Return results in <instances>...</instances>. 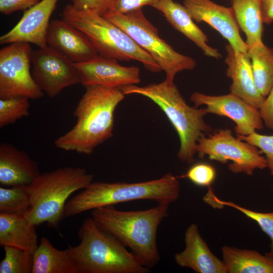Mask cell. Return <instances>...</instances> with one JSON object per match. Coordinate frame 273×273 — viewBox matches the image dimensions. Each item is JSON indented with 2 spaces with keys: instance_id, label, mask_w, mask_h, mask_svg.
I'll list each match as a JSON object with an SVG mask.
<instances>
[{
  "instance_id": "cell-1",
  "label": "cell",
  "mask_w": 273,
  "mask_h": 273,
  "mask_svg": "<svg viewBox=\"0 0 273 273\" xmlns=\"http://www.w3.org/2000/svg\"><path fill=\"white\" fill-rule=\"evenodd\" d=\"M85 87L73 111L76 124L54 144L61 150L89 155L113 136L114 111L125 95L118 87L98 85Z\"/></svg>"
},
{
  "instance_id": "cell-2",
  "label": "cell",
  "mask_w": 273,
  "mask_h": 273,
  "mask_svg": "<svg viewBox=\"0 0 273 273\" xmlns=\"http://www.w3.org/2000/svg\"><path fill=\"white\" fill-rule=\"evenodd\" d=\"M169 204L146 210L122 211L113 205L92 210V217L103 231L128 247L138 260L151 269L160 260L157 245L159 225L168 216Z\"/></svg>"
},
{
  "instance_id": "cell-3",
  "label": "cell",
  "mask_w": 273,
  "mask_h": 273,
  "mask_svg": "<svg viewBox=\"0 0 273 273\" xmlns=\"http://www.w3.org/2000/svg\"><path fill=\"white\" fill-rule=\"evenodd\" d=\"M180 195V184L171 173L138 183L92 182L66 203L63 218L94 209L134 200H150L170 204Z\"/></svg>"
},
{
  "instance_id": "cell-4",
  "label": "cell",
  "mask_w": 273,
  "mask_h": 273,
  "mask_svg": "<svg viewBox=\"0 0 273 273\" xmlns=\"http://www.w3.org/2000/svg\"><path fill=\"white\" fill-rule=\"evenodd\" d=\"M120 89L125 95L137 94L147 97L160 108L178 135V159L188 164L192 163L197 153L198 140L212 131L204 119L207 114L205 108L189 106L176 86L165 80L159 83L144 86L129 85Z\"/></svg>"
},
{
  "instance_id": "cell-5",
  "label": "cell",
  "mask_w": 273,
  "mask_h": 273,
  "mask_svg": "<svg viewBox=\"0 0 273 273\" xmlns=\"http://www.w3.org/2000/svg\"><path fill=\"white\" fill-rule=\"evenodd\" d=\"M80 243L68 248L78 273H148L131 251L112 235L103 231L93 218L79 229Z\"/></svg>"
},
{
  "instance_id": "cell-6",
  "label": "cell",
  "mask_w": 273,
  "mask_h": 273,
  "mask_svg": "<svg viewBox=\"0 0 273 273\" xmlns=\"http://www.w3.org/2000/svg\"><path fill=\"white\" fill-rule=\"evenodd\" d=\"M93 179L94 175L81 167H65L41 173L25 186L30 206L24 217L36 226L46 222L58 228L69 196L87 187Z\"/></svg>"
},
{
  "instance_id": "cell-7",
  "label": "cell",
  "mask_w": 273,
  "mask_h": 273,
  "mask_svg": "<svg viewBox=\"0 0 273 273\" xmlns=\"http://www.w3.org/2000/svg\"><path fill=\"white\" fill-rule=\"evenodd\" d=\"M62 19L84 33L99 55L119 61L135 60L152 72L161 71L155 60L124 30L98 13L79 10L71 4L64 8Z\"/></svg>"
},
{
  "instance_id": "cell-8",
  "label": "cell",
  "mask_w": 273,
  "mask_h": 273,
  "mask_svg": "<svg viewBox=\"0 0 273 273\" xmlns=\"http://www.w3.org/2000/svg\"><path fill=\"white\" fill-rule=\"evenodd\" d=\"M103 16L126 32L155 60L165 72L168 82L173 83L177 73L195 68V60L179 53L159 36L158 29L147 19L142 9L126 14L112 10Z\"/></svg>"
},
{
  "instance_id": "cell-9",
  "label": "cell",
  "mask_w": 273,
  "mask_h": 273,
  "mask_svg": "<svg viewBox=\"0 0 273 273\" xmlns=\"http://www.w3.org/2000/svg\"><path fill=\"white\" fill-rule=\"evenodd\" d=\"M197 153L200 157L206 155L221 163L231 161L228 168L234 173L251 175L255 170L267 167L265 157L258 148L234 137L232 130L227 128L201 137Z\"/></svg>"
},
{
  "instance_id": "cell-10",
  "label": "cell",
  "mask_w": 273,
  "mask_h": 273,
  "mask_svg": "<svg viewBox=\"0 0 273 273\" xmlns=\"http://www.w3.org/2000/svg\"><path fill=\"white\" fill-rule=\"evenodd\" d=\"M32 52L30 43L25 42L11 43L1 49L0 99L43 97L30 71Z\"/></svg>"
},
{
  "instance_id": "cell-11",
  "label": "cell",
  "mask_w": 273,
  "mask_h": 273,
  "mask_svg": "<svg viewBox=\"0 0 273 273\" xmlns=\"http://www.w3.org/2000/svg\"><path fill=\"white\" fill-rule=\"evenodd\" d=\"M32 75L48 97L57 96L64 88L80 83L75 63L48 46L33 51Z\"/></svg>"
},
{
  "instance_id": "cell-12",
  "label": "cell",
  "mask_w": 273,
  "mask_h": 273,
  "mask_svg": "<svg viewBox=\"0 0 273 273\" xmlns=\"http://www.w3.org/2000/svg\"><path fill=\"white\" fill-rule=\"evenodd\" d=\"M190 101L197 107L205 105L207 114L227 117L233 120L237 136L248 135L263 128L259 109L233 94L210 96L195 92L191 96Z\"/></svg>"
},
{
  "instance_id": "cell-13",
  "label": "cell",
  "mask_w": 273,
  "mask_h": 273,
  "mask_svg": "<svg viewBox=\"0 0 273 273\" xmlns=\"http://www.w3.org/2000/svg\"><path fill=\"white\" fill-rule=\"evenodd\" d=\"M193 20L205 22L216 30L237 53H247L232 7L219 5L211 0H183Z\"/></svg>"
},
{
  "instance_id": "cell-14",
  "label": "cell",
  "mask_w": 273,
  "mask_h": 273,
  "mask_svg": "<svg viewBox=\"0 0 273 273\" xmlns=\"http://www.w3.org/2000/svg\"><path fill=\"white\" fill-rule=\"evenodd\" d=\"M75 65L80 83L84 87L98 85L120 88L141 81L139 67L122 66L117 60L100 55L86 62L75 63Z\"/></svg>"
},
{
  "instance_id": "cell-15",
  "label": "cell",
  "mask_w": 273,
  "mask_h": 273,
  "mask_svg": "<svg viewBox=\"0 0 273 273\" xmlns=\"http://www.w3.org/2000/svg\"><path fill=\"white\" fill-rule=\"evenodd\" d=\"M58 0H41L25 11L17 24L0 37L1 44L16 42L33 43L38 48L47 46L46 35L51 15Z\"/></svg>"
},
{
  "instance_id": "cell-16",
  "label": "cell",
  "mask_w": 273,
  "mask_h": 273,
  "mask_svg": "<svg viewBox=\"0 0 273 273\" xmlns=\"http://www.w3.org/2000/svg\"><path fill=\"white\" fill-rule=\"evenodd\" d=\"M46 42L47 46L76 63L86 62L99 55L84 33L62 19L50 22Z\"/></svg>"
},
{
  "instance_id": "cell-17",
  "label": "cell",
  "mask_w": 273,
  "mask_h": 273,
  "mask_svg": "<svg viewBox=\"0 0 273 273\" xmlns=\"http://www.w3.org/2000/svg\"><path fill=\"white\" fill-rule=\"evenodd\" d=\"M185 249L174 255L176 263L197 273H227L225 265L211 251L198 226L192 223L185 233Z\"/></svg>"
},
{
  "instance_id": "cell-18",
  "label": "cell",
  "mask_w": 273,
  "mask_h": 273,
  "mask_svg": "<svg viewBox=\"0 0 273 273\" xmlns=\"http://www.w3.org/2000/svg\"><path fill=\"white\" fill-rule=\"evenodd\" d=\"M225 48L227 53L225 63L228 66L226 74L232 80L231 93L259 109L265 98L255 85L248 53H237L229 44Z\"/></svg>"
},
{
  "instance_id": "cell-19",
  "label": "cell",
  "mask_w": 273,
  "mask_h": 273,
  "mask_svg": "<svg viewBox=\"0 0 273 273\" xmlns=\"http://www.w3.org/2000/svg\"><path fill=\"white\" fill-rule=\"evenodd\" d=\"M39 167L24 151L8 143L0 144V184L27 186L40 174Z\"/></svg>"
},
{
  "instance_id": "cell-20",
  "label": "cell",
  "mask_w": 273,
  "mask_h": 273,
  "mask_svg": "<svg viewBox=\"0 0 273 273\" xmlns=\"http://www.w3.org/2000/svg\"><path fill=\"white\" fill-rule=\"evenodd\" d=\"M153 7L163 15L175 29L200 48L205 55L216 59L221 58L217 49L208 44L207 35L195 24L184 5L173 0H160Z\"/></svg>"
},
{
  "instance_id": "cell-21",
  "label": "cell",
  "mask_w": 273,
  "mask_h": 273,
  "mask_svg": "<svg viewBox=\"0 0 273 273\" xmlns=\"http://www.w3.org/2000/svg\"><path fill=\"white\" fill-rule=\"evenodd\" d=\"M0 245L34 253L38 246L36 225L24 216L0 213Z\"/></svg>"
},
{
  "instance_id": "cell-22",
  "label": "cell",
  "mask_w": 273,
  "mask_h": 273,
  "mask_svg": "<svg viewBox=\"0 0 273 273\" xmlns=\"http://www.w3.org/2000/svg\"><path fill=\"white\" fill-rule=\"evenodd\" d=\"M221 252L227 273H273V257L267 254L227 245Z\"/></svg>"
},
{
  "instance_id": "cell-23",
  "label": "cell",
  "mask_w": 273,
  "mask_h": 273,
  "mask_svg": "<svg viewBox=\"0 0 273 273\" xmlns=\"http://www.w3.org/2000/svg\"><path fill=\"white\" fill-rule=\"evenodd\" d=\"M32 273H78L68 249L56 248L42 237L33 253Z\"/></svg>"
},
{
  "instance_id": "cell-24",
  "label": "cell",
  "mask_w": 273,
  "mask_h": 273,
  "mask_svg": "<svg viewBox=\"0 0 273 273\" xmlns=\"http://www.w3.org/2000/svg\"><path fill=\"white\" fill-rule=\"evenodd\" d=\"M239 27L244 33L248 47L263 42V18L260 0H232Z\"/></svg>"
},
{
  "instance_id": "cell-25",
  "label": "cell",
  "mask_w": 273,
  "mask_h": 273,
  "mask_svg": "<svg viewBox=\"0 0 273 273\" xmlns=\"http://www.w3.org/2000/svg\"><path fill=\"white\" fill-rule=\"evenodd\" d=\"M247 53L255 85L265 98L273 85V50L262 42L248 47Z\"/></svg>"
},
{
  "instance_id": "cell-26",
  "label": "cell",
  "mask_w": 273,
  "mask_h": 273,
  "mask_svg": "<svg viewBox=\"0 0 273 273\" xmlns=\"http://www.w3.org/2000/svg\"><path fill=\"white\" fill-rule=\"evenodd\" d=\"M204 201L213 207L227 206L240 211L254 220L270 240V251L266 254L273 257V212L263 213L254 211L232 202L220 200L210 189L203 198Z\"/></svg>"
},
{
  "instance_id": "cell-27",
  "label": "cell",
  "mask_w": 273,
  "mask_h": 273,
  "mask_svg": "<svg viewBox=\"0 0 273 273\" xmlns=\"http://www.w3.org/2000/svg\"><path fill=\"white\" fill-rule=\"evenodd\" d=\"M30 206V195L25 186L0 187V213L24 216Z\"/></svg>"
},
{
  "instance_id": "cell-28",
  "label": "cell",
  "mask_w": 273,
  "mask_h": 273,
  "mask_svg": "<svg viewBox=\"0 0 273 273\" xmlns=\"http://www.w3.org/2000/svg\"><path fill=\"white\" fill-rule=\"evenodd\" d=\"M4 248L5 257L0 262V273H32L33 253L10 246Z\"/></svg>"
},
{
  "instance_id": "cell-29",
  "label": "cell",
  "mask_w": 273,
  "mask_h": 273,
  "mask_svg": "<svg viewBox=\"0 0 273 273\" xmlns=\"http://www.w3.org/2000/svg\"><path fill=\"white\" fill-rule=\"evenodd\" d=\"M29 100L24 97L0 99V127L13 124L18 119L28 116Z\"/></svg>"
},
{
  "instance_id": "cell-30",
  "label": "cell",
  "mask_w": 273,
  "mask_h": 273,
  "mask_svg": "<svg viewBox=\"0 0 273 273\" xmlns=\"http://www.w3.org/2000/svg\"><path fill=\"white\" fill-rule=\"evenodd\" d=\"M237 138L256 146L265 155L267 167L273 176V135L261 134L255 131L246 136L238 135Z\"/></svg>"
},
{
  "instance_id": "cell-31",
  "label": "cell",
  "mask_w": 273,
  "mask_h": 273,
  "mask_svg": "<svg viewBox=\"0 0 273 273\" xmlns=\"http://www.w3.org/2000/svg\"><path fill=\"white\" fill-rule=\"evenodd\" d=\"M185 176L198 186L209 187L215 178L216 171L210 164L199 163L191 166Z\"/></svg>"
},
{
  "instance_id": "cell-32",
  "label": "cell",
  "mask_w": 273,
  "mask_h": 273,
  "mask_svg": "<svg viewBox=\"0 0 273 273\" xmlns=\"http://www.w3.org/2000/svg\"><path fill=\"white\" fill-rule=\"evenodd\" d=\"M71 4L79 10L94 11L104 16L113 10L114 0H71Z\"/></svg>"
},
{
  "instance_id": "cell-33",
  "label": "cell",
  "mask_w": 273,
  "mask_h": 273,
  "mask_svg": "<svg viewBox=\"0 0 273 273\" xmlns=\"http://www.w3.org/2000/svg\"><path fill=\"white\" fill-rule=\"evenodd\" d=\"M160 0H114V9L121 14H126L142 9L146 6L154 7Z\"/></svg>"
},
{
  "instance_id": "cell-34",
  "label": "cell",
  "mask_w": 273,
  "mask_h": 273,
  "mask_svg": "<svg viewBox=\"0 0 273 273\" xmlns=\"http://www.w3.org/2000/svg\"><path fill=\"white\" fill-rule=\"evenodd\" d=\"M41 0H0V12L4 15L26 10Z\"/></svg>"
},
{
  "instance_id": "cell-35",
  "label": "cell",
  "mask_w": 273,
  "mask_h": 273,
  "mask_svg": "<svg viewBox=\"0 0 273 273\" xmlns=\"http://www.w3.org/2000/svg\"><path fill=\"white\" fill-rule=\"evenodd\" d=\"M259 110L263 123L273 131V85Z\"/></svg>"
},
{
  "instance_id": "cell-36",
  "label": "cell",
  "mask_w": 273,
  "mask_h": 273,
  "mask_svg": "<svg viewBox=\"0 0 273 273\" xmlns=\"http://www.w3.org/2000/svg\"><path fill=\"white\" fill-rule=\"evenodd\" d=\"M263 23L273 22V0H260Z\"/></svg>"
}]
</instances>
